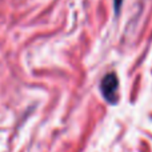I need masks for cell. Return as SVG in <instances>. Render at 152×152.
<instances>
[{"mask_svg": "<svg viewBox=\"0 0 152 152\" xmlns=\"http://www.w3.org/2000/svg\"><path fill=\"white\" fill-rule=\"evenodd\" d=\"M100 91L102 95L108 103L115 104L118 102L119 92V79L115 72H110L102 79L100 81Z\"/></svg>", "mask_w": 152, "mask_h": 152, "instance_id": "6da1fadb", "label": "cell"}, {"mask_svg": "<svg viewBox=\"0 0 152 152\" xmlns=\"http://www.w3.org/2000/svg\"><path fill=\"white\" fill-rule=\"evenodd\" d=\"M121 4H123V0H113V7H115V12L119 13L121 8Z\"/></svg>", "mask_w": 152, "mask_h": 152, "instance_id": "7a4b0ae2", "label": "cell"}]
</instances>
